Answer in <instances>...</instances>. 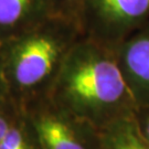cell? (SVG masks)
Returning <instances> with one entry per match:
<instances>
[{"instance_id": "obj_1", "label": "cell", "mask_w": 149, "mask_h": 149, "mask_svg": "<svg viewBox=\"0 0 149 149\" xmlns=\"http://www.w3.org/2000/svg\"><path fill=\"white\" fill-rule=\"evenodd\" d=\"M49 97L100 130L137 108L116 49L84 36L68 54Z\"/></svg>"}, {"instance_id": "obj_2", "label": "cell", "mask_w": 149, "mask_h": 149, "mask_svg": "<svg viewBox=\"0 0 149 149\" xmlns=\"http://www.w3.org/2000/svg\"><path fill=\"white\" fill-rule=\"evenodd\" d=\"M82 37L79 22L53 15L0 43L8 96L22 107L50 95L68 54Z\"/></svg>"}, {"instance_id": "obj_3", "label": "cell", "mask_w": 149, "mask_h": 149, "mask_svg": "<svg viewBox=\"0 0 149 149\" xmlns=\"http://www.w3.org/2000/svg\"><path fill=\"white\" fill-rule=\"evenodd\" d=\"M37 134L41 149H101V132L82 118L41 97L20 107Z\"/></svg>"}, {"instance_id": "obj_4", "label": "cell", "mask_w": 149, "mask_h": 149, "mask_svg": "<svg viewBox=\"0 0 149 149\" xmlns=\"http://www.w3.org/2000/svg\"><path fill=\"white\" fill-rule=\"evenodd\" d=\"M149 0H82L83 36L113 49L145 26Z\"/></svg>"}, {"instance_id": "obj_5", "label": "cell", "mask_w": 149, "mask_h": 149, "mask_svg": "<svg viewBox=\"0 0 149 149\" xmlns=\"http://www.w3.org/2000/svg\"><path fill=\"white\" fill-rule=\"evenodd\" d=\"M118 63L136 105L149 106V24H145L116 49Z\"/></svg>"}, {"instance_id": "obj_6", "label": "cell", "mask_w": 149, "mask_h": 149, "mask_svg": "<svg viewBox=\"0 0 149 149\" xmlns=\"http://www.w3.org/2000/svg\"><path fill=\"white\" fill-rule=\"evenodd\" d=\"M59 15L55 0H0V43Z\"/></svg>"}, {"instance_id": "obj_7", "label": "cell", "mask_w": 149, "mask_h": 149, "mask_svg": "<svg viewBox=\"0 0 149 149\" xmlns=\"http://www.w3.org/2000/svg\"><path fill=\"white\" fill-rule=\"evenodd\" d=\"M101 132V149H149L134 115L118 119Z\"/></svg>"}, {"instance_id": "obj_8", "label": "cell", "mask_w": 149, "mask_h": 149, "mask_svg": "<svg viewBox=\"0 0 149 149\" xmlns=\"http://www.w3.org/2000/svg\"><path fill=\"white\" fill-rule=\"evenodd\" d=\"M0 149H41L37 134L22 109L1 140Z\"/></svg>"}, {"instance_id": "obj_9", "label": "cell", "mask_w": 149, "mask_h": 149, "mask_svg": "<svg viewBox=\"0 0 149 149\" xmlns=\"http://www.w3.org/2000/svg\"><path fill=\"white\" fill-rule=\"evenodd\" d=\"M20 109L21 108L10 97L0 98V143L8 129L17 119Z\"/></svg>"}, {"instance_id": "obj_10", "label": "cell", "mask_w": 149, "mask_h": 149, "mask_svg": "<svg viewBox=\"0 0 149 149\" xmlns=\"http://www.w3.org/2000/svg\"><path fill=\"white\" fill-rule=\"evenodd\" d=\"M81 2L82 0H55L58 13L71 18L80 23Z\"/></svg>"}, {"instance_id": "obj_11", "label": "cell", "mask_w": 149, "mask_h": 149, "mask_svg": "<svg viewBox=\"0 0 149 149\" xmlns=\"http://www.w3.org/2000/svg\"><path fill=\"white\" fill-rule=\"evenodd\" d=\"M135 119L140 133L149 144V106H138L135 111Z\"/></svg>"}, {"instance_id": "obj_12", "label": "cell", "mask_w": 149, "mask_h": 149, "mask_svg": "<svg viewBox=\"0 0 149 149\" xmlns=\"http://www.w3.org/2000/svg\"><path fill=\"white\" fill-rule=\"evenodd\" d=\"M3 97H9V96H8V91H7L5 77H3L2 61H1V54H0V98H3Z\"/></svg>"}]
</instances>
